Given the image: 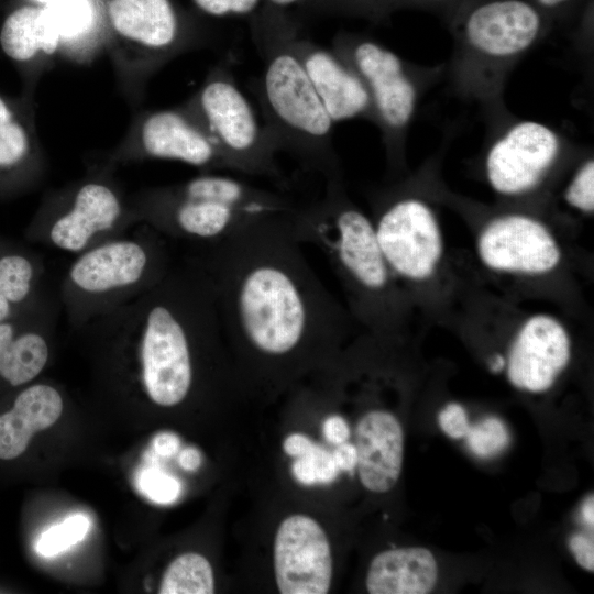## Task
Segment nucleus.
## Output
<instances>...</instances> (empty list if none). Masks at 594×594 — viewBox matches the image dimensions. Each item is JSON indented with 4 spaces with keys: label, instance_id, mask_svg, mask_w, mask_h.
<instances>
[{
    "label": "nucleus",
    "instance_id": "nucleus-1",
    "mask_svg": "<svg viewBox=\"0 0 594 594\" xmlns=\"http://www.w3.org/2000/svg\"><path fill=\"white\" fill-rule=\"evenodd\" d=\"M290 213L253 222L196 256L211 282L223 334L261 361L324 350L346 326L294 237Z\"/></svg>",
    "mask_w": 594,
    "mask_h": 594
},
{
    "label": "nucleus",
    "instance_id": "nucleus-2",
    "mask_svg": "<svg viewBox=\"0 0 594 594\" xmlns=\"http://www.w3.org/2000/svg\"><path fill=\"white\" fill-rule=\"evenodd\" d=\"M295 25L278 9L260 15L253 38L263 59L254 91L263 128L278 152L324 179L340 175L332 145L334 122L316 94L294 48Z\"/></svg>",
    "mask_w": 594,
    "mask_h": 594
},
{
    "label": "nucleus",
    "instance_id": "nucleus-3",
    "mask_svg": "<svg viewBox=\"0 0 594 594\" xmlns=\"http://www.w3.org/2000/svg\"><path fill=\"white\" fill-rule=\"evenodd\" d=\"M138 223L200 248L221 242L258 220L288 215L297 205L239 178L202 172L187 180L129 194Z\"/></svg>",
    "mask_w": 594,
    "mask_h": 594
},
{
    "label": "nucleus",
    "instance_id": "nucleus-4",
    "mask_svg": "<svg viewBox=\"0 0 594 594\" xmlns=\"http://www.w3.org/2000/svg\"><path fill=\"white\" fill-rule=\"evenodd\" d=\"M294 237L317 246L353 296L361 314L380 322L386 318L394 275L370 219L348 199L341 176L324 179L322 196L298 206L288 217Z\"/></svg>",
    "mask_w": 594,
    "mask_h": 594
},
{
    "label": "nucleus",
    "instance_id": "nucleus-5",
    "mask_svg": "<svg viewBox=\"0 0 594 594\" xmlns=\"http://www.w3.org/2000/svg\"><path fill=\"white\" fill-rule=\"evenodd\" d=\"M173 264L166 238L138 223L76 255L58 288L61 308L81 329L155 286Z\"/></svg>",
    "mask_w": 594,
    "mask_h": 594
},
{
    "label": "nucleus",
    "instance_id": "nucleus-6",
    "mask_svg": "<svg viewBox=\"0 0 594 594\" xmlns=\"http://www.w3.org/2000/svg\"><path fill=\"white\" fill-rule=\"evenodd\" d=\"M114 170L102 160L48 193L25 229L26 240L77 255L138 224Z\"/></svg>",
    "mask_w": 594,
    "mask_h": 594
},
{
    "label": "nucleus",
    "instance_id": "nucleus-7",
    "mask_svg": "<svg viewBox=\"0 0 594 594\" xmlns=\"http://www.w3.org/2000/svg\"><path fill=\"white\" fill-rule=\"evenodd\" d=\"M106 50L121 94L139 107L151 78L193 48L169 0H107Z\"/></svg>",
    "mask_w": 594,
    "mask_h": 594
},
{
    "label": "nucleus",
    "instance_id": "nucleus-8",
    "mask_svg": "<svg viewBox=\"0 0 594 594\" xmlns=\"http://www.w3.org/2000/svg\"><path fill=\"white\" fill-rule=\"evenodd\" d=\"M199 123L229 169L283 179L277 151L226 65L210 68L205 80L182 103Z\"/></svg>",
    "mask_w": 594,
    "mask_h": 594
},
{
    "label": "nucleus",
    "instance_id": "nucleus-9",
    "mask_svg": "<svg viewBox=\"0 0 594 594\" xmlns=\"http://www.w3.org/2000/svg\"><path fill=\"white\" fill-rule=\"evenodd\" d=\"M145 160L180 162L212 172L229 169L220 152L183 106L141 111L103 161L113 167Z\"/></svg>",
    "mask_w": 594,
    "mask_h": 594
},
{
    "label": "nucleus",
    "instance_id": "nucleus-10",
    "mask_svg": "<svg viewBox=\"0 0 594 594\" xmlns=\"http://www.w3.org/2000/svg\"><path fill=\"white\" fill-rule=\"evenodd\" d=\"M373 223L394 276L420 282L435 274L443 254V240L426 202L413 197L394 199L381 209Z\"/></svg>",
    "mask_w": 594,
    "mask_h": 594
},
{
    "label": "nucleus",
    "instance_id": "nucleus-11",
    "mask_svg": "<svg viewBox=\"0 0 594 594\" xmlns=\"http://www.w3.org/2000/svg\"><path fill=\"white\" fill-rule=\"evenodd\" d=\"M332 52L363 80L385 130H403L415 111L416 88L402 59L373 40L343 34L334 38Z\"/></svg>",
    "mask_w": 594,
    "mask_h": 594
},
{
    "label": "nucleus",
    "instance_id": "nucleus-12",
    "mask_svg": "<svg viewBox=\"0 0 594 594\" xmlns=\"http://www.w3.org/2000/svg\"><path fill=\"white\" fill-rule=\"evenodd\" d=\"M476 250L486 267L528 276L552 272L562 257L550 230L522 213L503 215L488 221L477 237Z\"/></svg>",
    "mask_w": 594,
    "mask_h": 594
},
{
    "label": "nucleus",
    "instance_id": "nucleus-13",
    "mask_svg": "<svg viewBox=\"0 0 594 594\" xmlns=\"http://www.w3.org/2000/svg\"><path fill=\"white\" fill-rule=\"evenodd\" d=\"M274 573L282 594H326L332 580L328 537L314 518L295 514L278 526L274 540Z\"/></svg>",
    "mask_w": 594,
    "mask_h": 594
},
{
    "label": "nucleus",
    "instance_id": "nucleus-14",
    "mask_svg": "<svg viewBox=\"0 0 594 594\" xmlns=\"http://www.w3.org/2000/svg\"><path fill=\"white\" fill-rule=\"evenodd\" d=\"M558 135L536 121L513 125L490 148L486 177L498 194L516 196L534 189L556 161Z\"/></svg>",
    "mask_w": 594,
    "mask_h": 594
},
{
    "label": "nucleus",
    "instance_id": "nucleus-15",
    "mask_svg": "<svg viewBox=\"0 0 594 594\" xmlns=\"http://www.w3.org/2000/svg\"><path fill=\"white\" fill-rule=\"evenodd\" d=\"M46 167L36 131L34 95L0 92V200L32 191L44 178Z\"/></svg>",
    "mask_w": 594,
    "mask_h": 594
},
{
    "label": "nucleus",
    "instance_id": "nucleus-16",
    "mask_svg": "<svg viewBox=\"0 0 594 594\" xmlns=\"http://www.w3.org/2000/svg\"><path fill=\"white\" fill-rule=\"evenodd\" d=\"M571 359V340L554 317L537 314L527 318L509 348L506 371L517 388L541 393L549 389Z\"/></svg>",
    "mask_w": 594,
    "mask_h": 594
},
{
    "label": "nucleus",
    "instance_id": "nucleus-17",
    "mask_svg": "<svg viewBox=\"0 0 594 594\" xmlns=\"http://www.w3.org/2000/svg\"><path fill=\"white\" fill-rule=\"evenodd\" d=\"M58 296L45 290L29 308L0 322V380L21 387L36 378L50 358L48 337L57 326Z\"/></svg>",
    "mask_w": 594,
    "mask_h": 594
},
{
    "label": "nucleus",
    "instance_id": "nucleus-18",
    "mask_svg": "<svg viewBox=\"0 0 594 594\" xmlns=\"http://www.w3.org/2000/svg\"><path fill=\"white\" fill-rule=\"evenodd\" d=\"M544 25V14L529 0H482L464 11L465 40L495 57L514 56L530 47Z\"/></svg>",
    "mask_w": 594,
    "mask_h": 594
},
{
    "label": "nucleus",
    "instance_id": "nucleus-19",
    "mask_svg": "<svg viewBox=\"0 0 594 594\" xmlns=\"http://www.w3.org/2000/svg\"><path fill=\"white\" fill-rule=\"evenodd\" d=\"M0 51L33 94L41 76L61 58L59 34L45 7L31 3L12 10L0 28Z\"/></svg>",
    "mask_w": 594,
    "mask_h": 594
},
{
    "label": "nucleus",
    "instance_id": "nucleus-20",
    "mask_svg": "<svg viewBox=\"0 0 594 594\" xmlns=\"http://www.w3.org/2000/svg\"><path fill=\"white\" fill-rule=\"evenodd\" d=\"M294 48L316 94L333 122L373 111L366 86L360 76L332 51L299 37Z\"/></svg>",
    "mask_w": 594,
    "mask_h": 594
},
{
    "label": "nucleus",
    "instance_id": "nucleus-21",
    "mask_svg": "<svg viewBox=\"0 0 594 594\" xmlns=\"http://www.w3.org/2000/svg\"><path fill=\"white\" fill-rule=\"evenodd\" d=\"M358 469L362 485L374 493L391 491L403 468L404 432L398 419L386 410H371L355 429Z\"/></svg>",
    "mask_w": 594,
    "mask_h": 594
},
{
    "label": "nucleus",
    "instance_id": "nucleus-22",
    "mask_svg": "<svg viewBox=\"0 0 594 594\" xmlns=\"http://www.w3.org/2000/svg\"><path fill=\"white\" fill-rule=\"evenodd\" d=\"M63 407L59 392L48 384L23 388L12 408L0 415V459L13 460L20 457L35 432L58 420Z\"/></svg>",
    "mask_w": 594,
    "mask_h": 594
},
{
    "label": "nucleus",
    "instance_id": "nucleus-23",
    "mask_svg": "<svg viewBox=\"0 0 594 594\" xmlns=\"http://www.w3.org/2000/svg\"><path fill=\"white\" fill-rule=\"evenodd\" d=\"M437 579V562L428 549H391L371 561L366 588L371 594H427Z\"/></svg>",
    "mask_w": 594,
    "mask_h": 594
},
{
    "label": "nucleus",
    "instance_id": "nucleus-24",
    "mask_svg": "<svg viewBox=\"0 0 594 594\" xmlns=\"http://www.w3.org/2000/svg\"><path fill=\"white\" fill-rule=\"evenodd\" d=\"M44 264L28 245L0 235V322L29 308L43 294Z\"/></svg>",
    "mask_w": 594,
    "mask_h": 594
},
{
    "label": "nucleus",
    "instance_id": "nucleus-25",
    "mask_svg": "<svg viewBox=\"0 0 594 594\" xmlns=\"http://www.w3.org/2000/svg\"><path fill=\"white\" fill-rule=\"evenodd\" d=\"M44 7L59 34L62 58L84 64L106 50L95 0H53Z\"/></svg>",
    "mask_w": 594,
    "mask_h": 594
},
{
    "label": "nucleus",
    "instance_id": "nucleus-26",
    "mask_svg": "<svg viewBox=\"0 0 594 594\" xmlns=\"http://www.w3.org/2000/svg\"><path fill=\"white\" fill-rule=\"evenodd\" d=\"M215 578L211 564L201 554L188 552L177 557L164 572L161 594H212Z\"/></svg>",
    "mask_w": 594,
    "mask_h": 594
},
{
    "label": "nucleus",
    "instance_id": "nucleus-27",
    "mask_svg": "<svg viewBox=\"0 0 594 594\" xmlns=\"http://www.w3.org/2000/svg\"><path fill=\"white\" fill-rule=\"evenodd\" d=\"M332 453L314 443L302 455L295 458L292 473L302 485L329 484L338 476Z\"/></svg>",
    "mask_w": 594,
    "mask_h": 594
},
{
    "label": "nucleus",
    "instance_id": "nucleus-28",
    "mask_svg": "<svg viewBox=\"0 0 594 594\" xmlns=\"http://www.w3.org/2000/svg\"><path fill=\"white\" fill-rule=\"evenodd\" d=\"M465 437L470 450L481 458L494 457L509 443L506 426L495 417H487L475 426H470Z\"/></svg>",
    "mask_w": 594,
    "mask_h": 594
},
{
    "label": "nucleus",
    "instance_id": "nucleus-29",
    "mask_svg": "<svg viewBox=\"0 0 594 594\" xmlns=\"http://www.w3.org/2000/svg\"><path fill=\"white\" fill-rule=\"evenodd\" d=\"M88 528L89 521L84 515H74L42 534L37 551L44 557L55 556L82 540Z\"/></svg>",
    "mask_w": 594,
    "mask_h": 594
},
{
    "label": "nucleus",
    "instance_id": "nucleus-30",
    "mask_svg": "<svg viewBox=\"0 0 594 594\" xmlns=\"http://www.w3.org/2000/svg\"><path fill=\"white\" fill-rule=\"evenodd\" d=\"M565 201L573 208L592 213L594 210V162L586 161L574 174L564 193Z\"/></svg>",
    "mask_w": 594,
    "mask_h": 594
},
{
    "label": "nucleus",
    "instance_id": "nucleus-31",
    "mask_svg": "<svg viewBox=\"0 0 594 594\" xmlns=\"http://www.w3.org/2000/svg\"><path fill=\"white\" fill-rule=\"evenodd\" d=\"M142 486L145 494L157 503H170L179 494V483L172 476L158 471H148L143 475Z\"/></svg>",
    "mask_w": 594,
    "mask_h": 594
},
{
    "label": "nucleus",
    "instance_id": "nucleus-32",
    "mask_svg": "<svg viewBox=\"0 0 594 594\" xmlns=\"http://www.w3.org/2000/svg\"><path fill=\"white\" fill-rule=\"evenodd\" d=\"M196 7L212 16L246 15L255 11L261 0H193Z\"/></svg>",
    "mask_w": 594,
    "mask_h": 594
},
{
    "label": "nucleus",
    "instance_id": "nucleus-33",
    "mask_svg": "<svg viewBox=\"0 0 594 594\" xmlns=\"http://www.w3.org/2000/svg\"><path fill=\"white\" fill-rule=\"evenodd\" d=\"M442 431L453 439L466 436L470 424L465 409L458 403L448 404L438 416Z\"/></svg>",
    "mask_w": 594,
    "mask_h": 594
},
{
    "label": "nucleus",
    "instance_id": "nucleus-34",
    "mask_svg": "<svg viewBox=\"0 0 594 594\" xmlns=\"http://www.w3.org/2000/svg\"><path fill=\"white\" fill-rule=\"evenodd\" d=\"M569 547L580 566L587 571L594 570V544L588 537L576 534L569 540Z\"/></svg>",
    "mask_w": 594,
    "mask_h": 594
},
{
    "label": "nucleus",
    "instance_id": "nucleus-35",
    "mask_svg": "<svg viewBox=\"0 0 594 594\" xmlns=\"http://www.w3.org/2000/svg\"><path fill=\"white\" fill-rule=\"evenodd\" d=\"M322 433L327 441L338 446L349 439L350 429L343 417L331 415L322 425Z\"/></svg>",
    "mask_w": 594,
    "mask_h": 594
},
{
    "label": "nucleus",
    "instance_id": "nucleus-36",
    "mask_svg": "<svg viewBox=\"0 0 594 594\" xmlns=\"http://www.w3.org/2000/svg\"><path fill=\"white\" fill-rule=\"evenodd\" d=\"M332 458L339 470L353 471L358 465V451L354 444L346 441L338 444L332 452Z\"/></svg>",
    "mask_w": 594,
    "mask_h": 594
},
{
    "label": "nucleus",
    "instance_id": "nucleus-37",
    "mask_svg": "<svg viewBox=\"0 0 594 594\" xmlns=\"http://www.w3.org/2000/svg\"><path fill=\"white\" fill-rule=\"evenodd\" d=\"M346 8L363 12L378 13L396 6V0H334Z\"/></svg>",
    "mask_w": 594,
    "mask_h": 594
},
{
    "label": "nucleus",
    "instance_id": "nucleus-38",
    "mask_svg": "<svg viewBox=\"0 0 594 594\" xmlns=\"http://www.w3.org/2000/svg\"><path fill=\"white\" fill-rule=\"evenodd\" d=\"M315 442L302 433H292L283 442L284 452L292 457L302 455Z\"/></svg>",
    "mask_w": 594,
    "mask_h": 594
},
{
    "label": "nucleus",
    "instance_id": "nucleus-39",
    "mask_svg": "<svg viewBox=\"0 0 594 594\" xmlns=\"http://www.w3.org/2000/svg\"><path fill=\"white\" fill-rule=\"evenodd\" d=\"M179 447L178 438L173 433H161L155 439V450L161 455H173Z\"/></svg>",
    "mask_w": 594,
    "mask_h": 594
},
{
    "label": "nucleus",
    "instance_id": "nucleus-40",
    "mask_svg": "<svg viewBox=\"0 0 594 594\" xmlns=\"http://www.w3.org/2000/svg\"><path fill=\"white\" fill-rule=\"evenodd\" d=\"M201 462L200 453L195 448H186L179 455V464L187 471L198 469Z\"/></svg>",
    "mask_w": 594,
    "mask_h": 594
},
{
    "label": "nucleus",
    "instance_id": "nucleus-41",
    "mask_svg": "<svg viewBox=\"0 0 594 594\" xmlns=\"http://www.w3.org/2000/svg\"><path fill=\"white\" fill-rule=\"evenodd\" d=\"M531 1L537 8H539L543 14L552 13L554 11L562 10L570 4H572L575 0H529Z\"/></svg>",
    "mask_w": 594,
    "mask_h": 594
},
{
    "label": "nucleus",
    "instance_id": "nucleus-42",
    "mask_svg": "<svg viewBox=\"0 0 594 594\" xmlns=\"http://www.w3.org/2000/svg\"><path fill=\"white\" fill-rule=\"evenodd\" d=\"M582 517L584 521L593 527L594 525V499L593 495H591L582 505L581 508Z\"/></svg>",
    "mask_w": 594,
    "mask_h": 594
},
{
    "label": "nucleus",
    "instance_id": "nucleus-43",
    "mask_svg": "<svg viewBox=\"0 0 594 594\" xmlns=\"http://www.w3.org/2000/svg\"><path fill=\"white\" fill-rule=\"evenodd\" d=\"M506 366V360L501 354L492 356L488 361V367L492 372L498 373Z\"/></svg>",
    "mask_w": 594,
    "mask_h": 594
},
{
    "label": "nucleus",
    "instance_id": "nucleus-44",
    "mask_svg": "<svg viewBox=\"0 0 594 594\" xmlns=\"http://www.w3.org/2000/svg\"><path fill=\"white\" fill-rule=\"evenodd\" d=\"M302 1H305V0H267L270 6H272L273 8H276V9L286 8V7H289V6H293V4L300 3Z\"/></svg>",
    "mask_w": 594,
    "mask_h": 594
},
{
    "label": "nucleus",
    "instance_id": "nucleus-45",
    "mask_svg": "<svg viewBox=\"0 0 594 594\" xmlns=\"http://www.w3.org/2000/svg\"><path fill=\"white\" fill-rule=\"evenodd\" d=\"M407 1H416L426 6H440V4H446L451 0H396V4L405 3Z\"/></svg>",
    "mask_w": 594,
    "mask_h": 594
},
{
    "label": "nucleus",
    "instance_id": "nucleus-46",
    "mask_svg": "<svg viewBox=\"0 0 594 594\" xmlns=\"http://www.w3.org/2000/svg\"><path fill=\"white\" fill-rule=\"evenodd\" d=\"M51 1H53V0H28L29 3L35 4V6H41V7H44V6L48 4Z\"/></svg>",
    "mask_w": 594,
    "mask_h": 594
}]
</instances>
